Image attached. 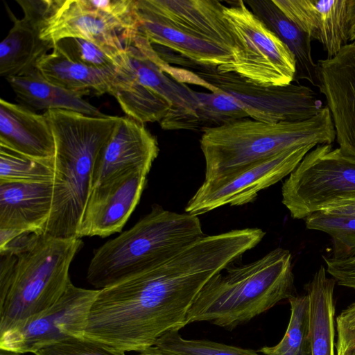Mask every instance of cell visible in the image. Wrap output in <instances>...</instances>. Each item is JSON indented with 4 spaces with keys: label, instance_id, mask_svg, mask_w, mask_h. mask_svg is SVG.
<instances>
[{
    "label": "cell",
    "instance_id": "cell-5",
    "mask_svg": "<svg viewBox=\"0 0 355 355\" xmlns=\"http://www.w3.org/2000/svg\"><path fill=\"white\" fill-rule=\"evenodd\" d=\"M198 216L154 205L129 230L96 249L87 281L100 290L167 261L204 236Z\"/></svg>",
    "mask_w": 355,
    "mask_h": 355
},
{
    "label": "cell",
    "instance_id": "cell-31",
    "mask_svg": "<svg viewBox=\"0 0 355 355\" xmlns=\"http://www.w3.org/2000/svg\"><path fill=\"white\" fill-rule=\"evenodd\" d=\"M71 60L98 69H116L117 58L96 44L85 39L67 37L54 47Z\"/></svg>",
    "mask_w": 355,
    "mask_h": 355
},
{
    "label": "cell",
    "instance_id": "cell-19",
    "mask_svg": "<svg viewBox=\"0 0 355 355\" xmlns=\"http://www.w3.org/2000/svg\"><path fill=\"white\" fill-rule=\"evenodd\" d=\"M284 15L323 46L327 58L347 44L348 0H272Z\"/></svg>",
    "mask_w": 355,
    "mask_h": 355
},
{
    "label": "cell",
    "instance_id": "cell-34",
    "mask_svg": "<svg viewBox=\"0 0 355 355\" xmlns=\"http://www.w3.org/2000/svg\"><path fill=\"white\" fill-rule=\"evenodd\" d=\"M326 271L339 285L355 289V256L337 259L323 256Z\"/></svg>",
    "mask_w": 355,
    "mask_h": 355
},
{
    "label": "cell",
    "instance_id": "cell-22",
    "mask_svg": "<svg viewBox=\"0 0 355 355\" xmlns=\"http://www.w3.org/2000/svg\"><path fill=\"white\" fill-rule=\"evenodd\" d=\"M21 105L32 110H65L92 116H105L83 98L89 91L69 90L46 80L36 69L6 78Z\"/></svg>",
    "mask_w": 355,
    "mask_h": 355
},
{
    "label": "cell",
    "instance_id": "cell-25",
    "mask_svg": "<svg viewBox=\"0 0 355 355\" xmlns=\"http://www.w3.org/2000/svg\"><path fill=\"white\" fill-rule=\"evenodd\" d=\"M335 283L320 266L305 285L309 300L311 355H335Z\"/></svg>",
    "mask_w": 355,
    "mask_h": 355
},
{
    "label": "cell",
    "instance_id": "cell-28",
    "mask_svg": "<svg viewBox=\"0 0 355 355\" xmlns=\"http://www.w3.org/2000/svg\"><path fill=\"white\" fill-rule=\"evenodd\" d=\"M307 229L329 234L333 244L331 258L355 256V216L316 211L304 218Z\"/></svg>",
    "mask_w": 355,
    "mask_h": 355
},
{
    "label": "cell",
    "instance_id": "cell-35",
    "mask_svg": "<svg viewBox=\"0 0 355 355\" xmlns=\"http://www.w3.org/2000/svg\"><path fill=\"white\" fill-rule=\"evenodd\" d=\"M319 211L336 215L355 216V193L338 198L324 206Z\"/></svg>",
    "mask_w": 355,
    "mask_h": 355
},
{
    "label": "cell",
    "instance_id": "cell-29",
    "mask_svg": "<svg viewBox=\"0 0 355 355\" xmlns=\"http://www.w3.org/2000/svg\"><path fill=\"white\" fill-rule=\"evenodd\" d=\"M54 161L36 160L0 146V182H53Z\"/></svg>",
    "mask_w": 355,
    "mask_h": 355
},
{
    "label": "cell",
    "instance_id": "cell-33",
    "mask_svg": "<svg viewBox=\"0 0 355 355\" xmlns=\"http://www.w3.org/2000/svg\"><path fill=\"white\" fill-rule=\"evenodd\" d=\"M336 355H347L355 349V302L343 310L336 318Z\"/></svg>",
    "mask_w": 355,
    "mask_h": 355
},
{
    "label": "cell",
    "instance_id": "cell-39",
    "mask_svg": "<svg viewBox=\"0 0 355 355\" xmlns=\"http://www.w3.org/2000/svg\"><path fill=\"white\" fill-rule=\"evenodd\" d=\"M347 355H355V349L352 351L350 353H349Z\"/></svg>",
    "mask_w": 355,
    "mask_h": 355
},
{
    "label": "cell",
    "instance_id": "cell-11",
    "mask_svg": "<svg viewBox=\"0 0 355 355\" xmlns=\"http://www.w3.org/2000/svg\"><path fill=\"white\" fill-rule=\"evenodd\" d=\"M355 193V157L331 144L318 145L282 187V204L294 219H304L331 202Z\"/></svg>",
    "mask_w": 355,
    "mask_h": 355
},
{
    "label": "cell",
    "instance_id": "cell-20",
    "mask_svg": "<svg viewBox=\"0 0 355 355\" xmlns=\"http://www.w3.org/2000/svg\"><path fill=\"white\" fill-rule=\"evenodd\" d=\"M0 146L36 160L54 161V138L44 114L3 98L0 100Z\"/></svg>",
    "mask_w": 355,
    "mask_h": 355
},
{
    "label": "cell",
    "instance_id": "cell-7",
    "mask_svg": "<svg viewBox=\"0 0 355 355\" xmlns=\"http://www.w3.org/2000/svg\"><path fill=\"white\" fill-rule=\"evenodd\" d=\"M163 62L138 31L126 40L117 59L111 95L127 116L144 123L196 113V92L167 74Z\"/></svg>",
    "mask_w": 355,
    "mask_h": 355
},
{
    "label": "cell",
    "instance_id": "cell-8",
    "mask_svg": "<svg viewBox=\"0 0 355 355\" xmlns=\"http://www.w3.org/2000/svg\"><path fill=\"white\" fill-rule=\"evenodd\" d=\"M84 243L77 237L35 233L18 252L10 286L0 297V334L55 304L71 282L69 271Z\"/></svg>",
    "mask_w": 355,
    "mask_h": 355
},
{
    "label": "cell",
    "instance_id": "cell-12",
    "mask_svg": "<svg viewBox=\"0 0 355 355\" xmlns=\"http://www.w3.org/2000/svg\"><path fill=\"white\" fill-rule=\"evenodd\" d=\"M178 64L232 96L248 117L258 121L276 123L304 121L324 107L312 89L299 83L263 87L249 83L234 73H221L216 67L200 65L184 58Z\"/></svg>",
    "mask_w": 355,
    "mask_h": 355
},
{
    "label": "cell",
    "instance_id": "cell-36",
    "mask_svg": "<svg viewBox=\"0 0 355 355\" xmlns=\"http://www.w3.org/2000/svg\"><path fill=\"white\" fill-rule=\"evenodd\" d=\"M347 30L349 41H355V0H348Z\"/></svg>",
    "mask_w": 355,
    "mask_h": 355
},
{
    "label": "cell",
    "instance_id": "cell-1",
    "mask_svg": "<svg viewBox=\"0 0 355 355\" xmlns=\"http://www.w3.org/2000/svg\"><path fill=\"white\" fill-rule=\"evenodd\" d=\"M259 243L251 228L204 235L164 263L100 289L84 338L124 352H140L187 315L209 280Z\"/></svg>",
    "mask_w": 355,
    "mask_h": 355
},
{
    "label": "cell",
    "instance_id": "cell-24",
    "mask_svg": "<svg viewBox=\"0 0 355 355\" xmlns=\"http://www.w3.org/2000/svg\"><path fill=\"white\" fill-rule=\"evenodd\" d=\"M36 69L48 81L73 91L112 94L116 69H98L69 59L57 49L44 55Z\"/></svg>",
    "mask_w": 355,
    "mask_h": 355
},
{
    "label": "cell",
    "instance_id": "cell-13",
    "mask_svg": "<svg viewBox=\"0 0 355 355\" xmlns=\"http://www.w3.org/2000/svg\"><path fill=\"white\" fill-rule=\"evenodd\" d=\"M98 289L76 286L71 281L60 298L44 311L0 334V349L33 353L71 338H84Z\"/></svg>",
    "mask_w": 355,
    "mask_h": 355
},
{
    "label": "cell",
    "instance_id": "cell-18",
    "mask_svg": "<svg viewBox=\"0 0 355 355\" xmlns=\"http://www.w3.org/2000/svg\"><path fill=\"white\" fill-rule=\"evenodd\" d=\"M24 12L17 19L8 10L13 26L0 44V75L6 79L36 69L39 60L54 45L41 38L51 0H16Z\"/></svg>",
    "mask_w": 355,
    "mask_h": 355
},
{
    "label": "cell",
    "instance_id": "cell-30",
    "mask_svg": "<svg viewBox=\"0 0 355 355\" xmlns=\"http://www.w3.org/2000/svg\"><path fill=\"white\" fill-rule=\"evenodd\" d=\"M155 345L173 355H263L253 349L214 341L184 339L177 331L166 333Z\"/></svg>",
    "mask_w": 355,
    "mask_h": 355
},
{
    "label": "cell",
    "instance_id": "cell-10",
    "mask_svg": "<svg viewBox=\"0 0 355 355\" xmlns=\"http://www.w3.org/2000/svg\"><path fill=\"white\" fill-rule=\"evenodd\" d=\"M138 27L136 0H51L40 35L53 45L85 39L118 59Z\"/></svg>",
    "mask_w": 355,
    "mask_h": 355
},
{
    "label": "cell",
    "instance_id": "cell-38",
    "mask_svg": "<svg viewBox=\"0 0 355 355\" xmlns=\"http://www.w3.org/2000/svg\"><path fill=\"white\" fill-rule=\"evenodd\" d=\"M0 355H24L23 353L0 349Z\"/></svg>",
    "mask_w": 355,
    "mask_h": 355
},
{
    "label": "cell",
    "instance_id": "cell-32",
    "mask_svg": "<svg viewBox=\"0 0 355 355\" xmlns=\"http://www.w3.org/2000/svg\"><path fill=\"white\" fill-rule=\"evenodd\" d=\"M35 355H125V352L85 338H71L37 351Z\"/></svg>",
    "mask_w": 355,
    "mask_h": 355
},
{
    "label": "cell",
    "instance_id": "cell-23",
    "mask_svg": "<svg viewBox=\"0 0 355 355\" xmlns=\"http://www.w3.org/2000/svg\"><path fill=\"white\" fill-rule=\"evenodd\" d=\"M258 17L291 50L296 60L294 81L304 79L318 85V65L313 59L309 36L289 20L272 0H250L245 2Z\"/></svg>",
    "mask_w": 355,
    "mask_h": 355
},
{
    "label": "cell",
    "instance_id": "cell-27",
    "mask_svg": "<svg viewBox=\"0 0 355 355\" xmlns=\"http://www.w3.org/2000/svg\"><path fill=\"white\" fill-rule=\"evenodd\" d=\"M291 317L282 339L275 346L263 347V355H311L310 309L307 295L288 299Z\"/></svg>",
    "mask_w": 355,
    "mask_h": 355
},
{
    "label": "cell",
    "instance_id": "cell-4",
    "mask_svg": "<svg viewBox=\"0 0 355 355\" xmlns=\"http://www.w3.org/2000/svg\"><path fill=\"white\" fill-rule=\"evenodd\" d=\"M200 140L205 182L228 179L282 152L300 146L331 144L336 130L329 109L295 122L268 123L246 117L206 129Z\"/></svg>",
    "mask_w": 355,
    "mask_h": 355
},
{
    "label": "cell",
    "instance_id": "cell-6",
    "mask_svg": "<svg viewBox=\"0 0 355 355\" xmlns=\"http://www.w3.org/2000/svg\"><path fill=\"white\" fill-rule=\"evenodd\" d=\"M138 31L150 43L200 65L232 59L233 37L217 0H136Z\"/></svg>",
    "mask_w": 355,
    "mask_h": 355
},
{
    "label": "cell",
    "instance_id": "cell-14",
    "mask_svg": "<svg viewBox=\"0 0 355 355\" xmlns=\"http://www.w3.org/2000/svg\"><path fill=\"white\" fill-rule=\"evenodd\" d=\"M315 146L308 144L295 147L225 180L216 183L203 182L189 200L185 212L198 216L224 205L240 206L254 202L259 191L288 176Z\"/></svg>",
    "mask_w": 355,
    "mask_h": 355
},
{
    "label": "cell",
    "instance_id": "cell-21",
    "mask_svg": "<svg viewBox=\"0 0 355 355\" xmlns=\"http://www.w3.org/2000/svg\"><path fill=\"white\" fill-rule=\"evenodd\" d=\"M53 182H0V229L44 233Z\"/></svg>",
    "mask_w": 355,
    "mask_h": 355
},
{
    "label": "cell",
    "instance_id": "cell-16",
    "mask_svg": "<svg viewBox=\"0 0 355 355\" xmlns=\"http://www.w3.org/2000/svg\"><path fill=\"white\" fill-rule=\"evenodd\" d=\"M317 65V87L330 110L337 143L343 152L355 157V42Z\"/></svg>",
    "mask_w": 355,
    "mask_h": 355
},
{
    "label": "cell",
    "instance_id": "cell-17",
    "mask_svg": "<svg viewBox=\"0 0 355 355\" xmlns=\"http://www.w3.org/2000/svg\"><path fill=\"white\" fill-rule=\"evenodd\" d=\"M159 151L156 137L144 123L120 117L96 162L92 189L127 171L148 174Z\"/></svg>",
    "mask_w": 355,
    "mask_h": 355
},
{
    "label": "cell",
    "instance_id": "cell-2",
    "mask_svg": "<svg viewBox=\"0 0 355 355\" xmlns=\"http://www.w3.org/2000/svg\"><path fill=\"white\" fill-rule=\"evenodd\" d=\"M55 142L53 196L44 232L76 237L97 158L121 116H92L65 110L44 113Z\"/></svg>",
    "mask_w": 355,
    "mask_h": 355
},
{
    "label": "cell",
    "instance_id": "cell-3",
    "mask_svg": "<svg viewBox=\"0 0 355 355\" xmlns=\"http://www.w3.org/2000/svg\"><path fill=\"white\" fill-rule=\"evenodd\" d=\"M223 271L201 289L188 311L187 324L208 322L232 329L295 295L288 250L277 248L254 261L230 264Z\"/></svg>",
    "mask_w": 355,
    "mask_h": 355
},
{
    "label": "cell",
    "instance_id": "cell-9",
    "mask_svg": "<svg viewBox=\"0 0 355 355\" xmlns=\"http://www.w3.org/2000/svg\"><path fill=\"white\" fill-rule=\"evenodd\" d=\"M233 40L232 59L218 66L219 73H234L263 87L292 83L296 60L288 47L242 0L224 8Z\"/></svg>",
    "mask_w": 355,
    "mask_h": 355
},
{
    "label": "cell",
    "instance_id": "cell-15",
    "mask_svg": "<svg viewBox=\"0 0 355 355\" xmlns=\"http://www.w3.org/2000/svg\"><path fill=\"white\" fill-rule=\"evenodd\" d=\"M148 174L130 171L93 187L76 237H107L120 232L138 205Z\"/></svg>",
    "mask_w": 355,
    "mask_h": 355
},
{
    "label": "cell",
    "instance_id": "cell-26",
    "mask_svg": "<svg viewBox=\"0 0 355 355\" xmlns=\"http://www.w3.org/2000/svg\"><path fill=\"white\" fill-rule=\"evenodd\" d=\"M199 105L195 114L184 118L178 130H199L216 128L224 124L248 117L241 105L232 96L225 92H196Z\"/></svg>",
    "mask_w": 355,
    "mask_h": 355
},
{
    "label": "cell",
    "instance_id": "cell-37",
    "mask_svg": "<svg viewBox=\"0 0 355 355\" xmlns=\"http://www.w3.org/2000/svg\"><path fill=\"white\" fill-rule=\"evenodd\" d=\"M135 355H173L168 353L155 345L151 346Z\"/></svg>",
    "mask_w": 355,
    "mask_h": 355
}]
</instances>
